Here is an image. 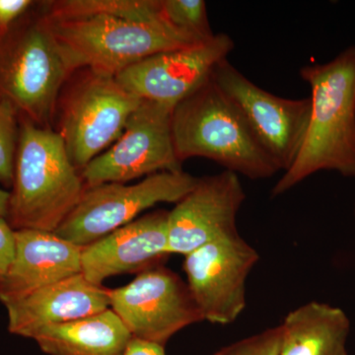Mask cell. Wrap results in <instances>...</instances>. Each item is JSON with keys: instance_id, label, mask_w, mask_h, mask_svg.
<instances>
[{"instance_id": "cell-1", "label": "cell", "mask_w": 355, "mask_h": 355, "mask_svg": "<svg viewBox=\"0 0 355 355\" xmlns=\"http://www.w3.org/2000/svg\"><path fill=\"white\" fill-rule=\"evenodd\" d=\"M299 73L311 88L309 125L297 157L273 187V198L320 171L355 178V46Z\"/></svg>"}, {"instance_id": "cell-2", "label": "cell", "mask_w": 355, "mask_h": 355, "mask_svg": "<svg viewBox=\"0 0 355 355\" xmlns=\"http://www.w3.org/2000/svg\"><path fill=\"white\" fill-rule=\"evenodd\" d=\"M19 121L6 220L14 230L55 232L80 202L85 184L57 132L22 116Z\"/></svg>"}, {"instance_id": "cell-3", "label": "cell", "mask_w": 355, "mask_h": 355, "mask_svg": "<svg viewBox=\"0 0 355 355\" xmlns=\"http://www.w3.org/2000/svg\"><path fill=\"white\" fill-rule=\"evenodd\" d=\"M41 14L71 74L89 69L116 77L156 53L207 42L179 31L164 15L132 20L97 14L58 20Z\"/></svg>"}, {"instance_id": "cell-4", "label": "cell", "mask_w": 355, "mask_h": 355, "mask_svg": "<svg viewBox=\"0 0 355 355\" xmlns=\"http://www.w3.org/2000/svg\"><path fill=\"white\" fill-rule=\"evenodd\" d=\"M171 125L175 153L182 164L190 158H207L250 180L270 179L280 172L211 76L175 107Z\"/></svg>"}, {"instance_id": "cell-5", "label": "cell", "mask_w": 355, "mask_h": 355, "mask_svg": "<svg viewBox=\"0 0 355 355\" xmlns=\"http://www.w3.org/2000/svg\"><path fill=\"white\" fill-rule=\"evenodd\" d=\"M70 76L42 14L0 39V98L35 125L50 128Z\"/></svg>"}, {"instance_id": "cell-6", "label": "cell", "mask_w": 355, "mask_h": 355, "mask_svg": "<svg viewBox=\"0 0 355 355\" xmlns=\"http://www.w3.org/2000/svg\"><path fill=\"white\" fill-rule=\"evenodd\" d=\"M81 71L58 101L57 132L78 171L118 140L142 101L116 77L89 69Z\"/></svg>"}, {"instance_id": "cell-7", "label": "cell", "mask_w": 355, "mask_h": 355, "mask_svg": "<svg viewBox=\"0 0 355 355\" xmlns=\"http://www.w3.org/2000/svg\"><path fill=\"white\" fill-rule=\"evenodd\" d=\"M198 180L176 170L156 173L135 184L110 183L85 188L80 202L55 233L77 246H87L135 221L158 203L176 205Z\"/></svg>"}, {"instance_id": "cell-8", "label": "cell", "mask_w": 355, "mask_h": 355, "mask_svg": "<svg viewBox=\"0 0 355 355\" xmlns=\"http://www.w3.org/2000/svg\"><path fill=\"white\" fill-rule=\"evenodd\" d=\"M173 110L142 100L118 140L80 172L85 188L182 170L173 142Z\"/></svg>"}, {"instance_id": "cell-9", "label": "cell", "mask_w": 355, "mask_h": 355, "mask_svg": "<svg viewBox=\"0 0 355 355\" xmlns=\"http://www.w3.org/2000/svg\"><path fill=\"white\" fill-rule=\"evenodd\" d=\"M211 79L239 110L266 153L286 172L297 157L309 125L311 100L279 97L259 87L228 60Z\"/></svg>"}, {"instance_id": "cell-10", "label": "cell", "mask_w": 355, "mask_h": 355, "mask_svg": "<svg viewBox=\"0 0 355 355\" xmlns=\"http://www.w3.org/2000/svg\"><path fill=\"white\" fill-rule=\"evenodd\" d=\"M110 308L132 338L164 345L178 331L203 321L188 284L164 265L139 273L127 286L110 289Z\"/></svg>"}, {"instance_id": "cell-11", "label": "cell", "mask_w": 355, "mask_h": 355, "mask_svg": "<svg viewBox=\"0 0 355 355\" xmlns=\"http://www.w3.org/2000/svg\"><path fill=\"white\" fill-rule=\"evenodd\" d=\"M259 260L260 254L238 231L184 256L186 282L203 321L234 323L246 308L247 279Z\"/></svg>"}, {"instance_id": "cell-12", "label": "cell", "mask_w": 355, "mask_h": 355, "mask_svg": "<svg viewBox=\"0 0 355 355\" xmlns=\"http://www.w3.org/2000/svg\"><path fill=\"white\" fill-rule=\"evenodd\" d=\"M234 48L233 39L219 33L205 43L144 58L123 69L116 79L139 99L175 108L209 80Z\"/></svg>"}, {"instance_id": "cell-13", "label": "cell", "mask_w": 355, "mask_h": 355, "mask_svg": "<svg viewBox=\"0 0 355 355\" xmlns=\"http://www.w3.org/2000/svg\"><path fill=\"white\" fill-rule=\"evenodd\" d=\"M245 200L246 193L235 173L224 170L198 178L193 190L168 214L169 253L184 257L238 231V212Z\"/></svg>"}, {"instance_id": "cell-14", "label": "cell", "mask_w": 355, "mask_h": 355, "mask_svg": "<svg viewBox=\"0 0 355 355\" xmlns=\"http://www.w3.org/2000/svg\"><path fill=\"white\" fill-rule=\"evenodd\" d=\"M169 211L156 210L139 217L101 239L83 248L81 273L97 286L107 279L139 273L164 265L169 258Z\"/></svg>"}, {"instance_id": "cell-15", "label": "cell", "mask_w": 355, "mask_h": 355, "mask_svg": "<svg viewBox=\"0 0 355 355\" xmlns=\"http://www.w3.org/2000/svg\"><path fill=\"white\" fill-rule=\"evenodd\" d=\"M110 288L97 286L83 273L4 304L8 314V331L33 338L51 324L69 323L110 308Z\"/></svg>"}, {"instance_id": "cell-16", "label": "cell", "mask_w": 355, "mask_h": 355, "mask_svg": "<svg viewBox=\"0 0 355 355\" xmlns=\"http://www.w3.org/2000/svg\"><path fill=\"white\" fill-rule=\"evenodd\" d=\"M15 259L0 284L3 304L81 273L83 248L55 232L15 230Z\"/></svg>"}, {"instance_id": "cell-17", "label": "cell", "mask_w": 355, "mask_h": 355, "mask_svg": "<svg viewBox=\"0 0 355 355\" xmlns=\"http://www.w3.org/2000/svg\"><path fill=\"white\" fill-rule=\"evenodd\" d=\"M132 336L111 308L69 323L51 324L32 340L48 355H123Z\"/></svg>"}, {"instance_id": "cell-18", "label": "cell", "mask_w": 355, "mask_h": 355, "mask_svg": "<svg viewBox=\"0 0 355 355\" xmlns=\"http://www.w3.org/2000/svg\"><path fill=\"white\" fill-rule=\"evenodd\" d=\"M280 327L279 355H349L350 321L340 308L312 301L289 312Z\"/></svg>"}, {"instance_id": "cell-19", "label": "cell", "mask_w": 355, "mask_h": 355, "mask_svg": "<svg viewBox=\"0 0 355 355\" xmlns=\"http://www.w3.org/2000/svg\"><path fill=\"white\" fill-rule=\"evenodd\" d=\"M51 19H73L107 14L132 20H153L163 15L161 0H60L44 4Z\"/></svg>"}, {"instance_id": "cell-20", "label": "cell", "mask_w": 355, "mask_h": 355, "mask_svg": "<svg viewBox=\"0 0 355 355\" xmlns=\"http://www.w3.org/2000/svg\"><path fill=\"white\" fill-rule=\"evenodd\" d=\"M161 7L166 20L179 31L202 41H209L216 35L203 0H161Z\"/></svg>"}, {"instance_id": "cell-21", "label": "cell", "mask_w": 355, "mask_h": 355, "mask_svg": "<svg viewBox=\"0 0 355 355\" xmlns=\"http://www.w3.org/2000/svg\"><path fill=\"white\" fill-rule=\"evenodd\" d=\"M19 114L13 105L0 98V183L13 186L16 153L19 140Z\"/></svg>"}, {"instance_id": "cell-22", "label": "cell", "mask_w": 355, "mask_h": 355, "mask_svg": "<svg viewBox=\"0 0 355 355\" xmlns=\"http://www.w3.org/2000/svg\"><path fill=\"white\" fill-rule=\"evenodd\" d=\"M282 338L279 324L226 345L214 355H279Z\"/></svg>"}, {"instance_id": "cell-23", "label": "cell", "mask_w": 355, "mask_h": 355, "mask_svg": "<svg viewBox=\"0 0 355 355\" xmlns=\"http://www.w3.org/2000/svg\"><path fill=\"white\" fill-rule=\"evenodd\" d=\"M15 230L4 217H0V284L6 279L15 259Z\"/></svg>"}, {"instance_id": "cell-24", "label": "cell", "mask_w": 355, "mask_h": 355, "mask_svg": "<svg viewBox=\"0 0 355 355\" xmlns=\"http://www.w3.org/2000/svg\"><path fill=\"white\" fill-rule=\"evenodd\" d=\"M33 4L30 0H0V39L12 29Z\"/></svg>"}, {"instance_id": "cell-25", "label": "cell", "mask_w": 355, "mask_h": 355, "mask_svg": "<svg viewBox=\"0 0 355 355\" xmlns=\"http://www.w3.org/2000/svg\"><path fill=\"white\" fill-rule=\"evenodd\" d=\"M123 355H166L164 345L132 338Z\"/></svg>"}, {"instance_id": "cell-26", "label": "cell", "mask_w": 355, "mask_h": 355, "mask_svg": "<svg viewBox=\"0 0 355 355\" xmlns=\"http://www.w3.org/2000/svg\"><path fill=\"white\" fill-rule=\"evenodd\" d=\"M9 202H10V193L0 189V217L6 218L8 214Z\"/></svg>"}]
</instances>
